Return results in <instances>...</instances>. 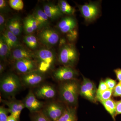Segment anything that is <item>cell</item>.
Masks as SVG:
<instances>
[{
    "label": "cell",
    "instance_id": "obj_18",
    "mask_svg": "<svg viewBox=\"0 0 121 121\" xmlns=\"http://www.w3.org/2000/svg\"><path fill=\"white\" fill-rule=\"evenodd\" d=\"M43 9L50 19L52 20L57 19L63 15L58 4H55L52 3L44 4Z\"/></svg>",
    "mask_w": 121,
    "mask_h": 121
},
{
    "label": "cell",
    "instance_id": "obj_14",
    "mask_svg": "<svg viewBox=\"0 0 121 121\" xmlns=\"http://www.w3.org/2000/svg\"><path fill=\"white\" fill-rule=\"evenodd\" d=\"M15 67L17 71L22 74L37 69V66L33 59H24L15 62Z\"/></svg>",
    "mask_w": 121,
    "mask_h": 121
},
{
    "label": "cell",
    "instance_id": "obj_30",
    "mask_svg": "<svg viewBox=\"0 0 121 121\" xmlns=\"http://www.w3.org/2000/svg\"><path fill=\"white\" fill-rule=\"evenodd\" d=\"M9 113V112L8 108L1 106L0 107V121H7Z\"/></svg>",
    "mask_w": 121,
    "mask_h": 121
},
{
    "label": "cell",
    "instance_id": "obj_5",
    "mask_svg": "<svg viewBox=\"0 0 121 121\" xmlns=\"http://www.w3.org/2000/svg\"><path fill=\"white\" fill-rule=\"evenodd\" d=\"M21 85L22 82L20 78L13 73L5 75L0 80L1 91L7 96L15 95L20 90Z\"/></svg>",
    "mask_w": 121,
    "mask_h": 121
},
{
    "label": "cell",
    "instance_id": "obj_19",
    "mask_svg": "<svg viewBox=\"0 0 121 121\" xmlns=\"http://www.w3.org/2000/svg\"><path fill=\"white\" fill-rule=\"evenodd\" d=\"M23 28V24H22L21 20L19 17L11 18L7 22L6 29L17 36L21 34Z\"/></svg>",
    "mask_w": 121,
    "mask_h": 121
},
{
    "label": "cell",
    "instance_id": "obj_15",
    "mask_svg": "<svg viewBox=\"0 0 121 121\" xmlns=\"http://www.w3.org/2000/svg\"><path fill=\"white\" fill-rule=\"evenodd\" d=\"M10 56L11 59L15 62L24 59H34V52L20 45L12 50Z\"/></svg>",
    "mask_w": 121,
    "mask_h": 121
},
{
    "label": "cell",
    "instance_id": "obj_2",
    "mask_svg": "<svg viewBox=\"0 0 121 121\" xmlns=\"http://www.w3.org/2000/svg\"><path fill=\"white\" fill-rule=\"evenodd\" d=\"M34 54V60L39 71L45 74L54 68L56 60L54 51L47 48H42L35 50Z\"/></svg>",
    "mask_w": 121,
    "mask_h": 121
},
{
    "label": "cell",
    "instance_id": "obj_6",
    "mask_svg": "<svg viewBox=\"0 0 121 121\" xmlns=\"http://www.w3.org/2000/svg\"><path fill=\"white\" fill-rule=\"evenodd\" d=\"M101 2L91 1L78 5L80 13L86 23H92L99 17L101 13Z\"/></svg>",
    "mask_w": 121,
    "mask_h": 121
},
{
    "label": "cell",
    "instance_id": "obj_25",
    "mask_svg": "<svg viewBox=\"0 0 121 121\" xmlns=\"http://www.w3.org/2000/svg\"><path fill=\"white\" fill-rule=\"evenodd\" d=\"M23 40L30 49L32 50H35L39 47V40L37 37L33 34L26 35L24 36Z\"/></svg>",
    "mask_w": 121,
    "mask_h": 121
},
{
    "label": "cell",
    "instance_id": "obj_37",
    "mask_svg": "<svg viewBox=\"0 0 121 121\" xmlns=\"http://www.w3.org/2000/svg\"><path fill=\"white\" fill-rule=\"evenodd\" d=\"M114 72L119 82H121V69H117L114 70Z\"/></svg>",
    "mask_w": 121,
    "mask_h": 121
},
{
    "label": "cell",
    "instance_id": "obj_32",
    "mask_svg": "<svg viewBox=\"0 0 121 121\" xmlns=\"http://www.w3.org/2000/svg\"><path fill=\"white\" fill-rule=\"evenodd\" d=\"M6 17L4 14L0 13V30L1 33L5 30L7 23L6 22Z\"/></svg>",
    "mask_w": 121,
    "mask_h": 121
},
{
    "label": "cell",
    "instance_id": "obj_13",
    "mask_svg": "<svg viewBox=\"0 0 121 121\" xmlns=\"http://www.w3.org/2000/svg\"><path fill=\"white\" fill-rule=\"evenodd\" d=\"M1 101L8 107L9 112L14 116L17 121H20V115L22 110L25 108L23 101L15 99H2Z\"/></svg>",
    "mask_w": 121,
    "mask_h": 121
},
{
    "label": "cell",
    "instance_id": "obj_20",
    "mask_svg": "<svg viewBox=\"0 0 121 121\" xmlns=\"http://www.w3.org/2000/svg\"><path fill=\"white\" fill-rule=\"evenodd\" d=\"M1 34L8 46L10 53L14 48L20 45L17 36L7 29L1 33Z\"/></svg>",
    "mask_w": 121,
    "mask_h": 121
},
{
    "label": "cell",
    "instance_id": "obj_29",
    "mask_svg": "<svg viewBox=\"0 0 121 121\" xmlns=\"http://www.w3.org/2000/svg\"><path fill=\"white\" fill-rule=\"evenodd\" d=\"M32 121H52L44 114L42 111L33 113Z\"/></svg>",
    "mask_w": 121,
    "mask_h": 121
},
{
    "label": "cell",
    "instance_id": "obj_3",
    "mask_svg": "<svg viewBox=\"0 0 121 121\" xmlns=\"http://www.w3.org/2000/svg\"><path fill=\"white\" fill-rule=\"evenodd\" d=\"M58 60L63 66L74 67L78 62L79 54L73 43L67 42L60 46Z\"/></svg>",
    "mask_w": 121,
    "mask_h": 121
},
{
    "label": "cell",
    "instance_id": "obj_11",
    "mask_svg": "<svg viewBox=\"0 0 121 121\" xmlns=\"http://www.w3.org/2000/svg\"><path fill=\"white\" fill-rule=\"evenodd\" d=\"M45 78V74L36 69L22 74L21 80L22 83L26 86L35 87L41 84Z\"/></svg>",
    "mask_w": 121,
    "mask_h": 121
},
{
    "label": "cell",
    "instance_id": "obj_28",
    "mask_svg": "<svg viewBox=\"0 0 121 121\" xmlns=\"http://www.w3.org/2000/svg\"><path fill=\"white\" fill-rule=\"evenodd\" d=\"M9 4L12 8L17 11H21L23 9L24 2L22 0H9Z\"/></svg>",
    "mask_w": 121,
    "mask_h": 121
},
{
    "label": "cell",
    "instance_id": "obj_8",
    "mask_svg": "<svg viewBox=\"0 0 121 121\" xmlns=\"http://www.w3.org/2000/svg\"><path fill=\"white\" fill-rule=\"evenodd\" d=\"M97 89L95 84L89 79L83 77L82 82L80 84L79 95L91 102L95 103Z\"/></svg>",
    "mask_w": 121,
    "mask_h": 121
},
{
    "label": "cell",
    "instance_id": "obj_21",
    "mask_svg": "<svg viewBox=\"0 0 121 121\" xmlns=\"http://www.w3.org/2000/svg\"><path fill=\"white\" fill-rule=\"evenodd\" d=\"M40 25L41 29L49 26L50 19L43 9L37 8L36 9L32 14Z\"/></svg>",
    "mask_w": 121,
    "mask_h": 121
},
{
    "label": "cell",
    "instance_id": "obj_24",
    "mask_svg": "<svg viewBox=\"0 0 121 121\" xmlns=\"http://www.w3.org/2000/svg\"><path fill=\"white\" fill-rule=\"evenodd\" d=\"M9 56H11V53L8 46L3 36L1 34L0 37V58L1 60L4 62L6 61Z\"/></svg>",
    "mask_w": 121,
    "mask_h": 121
},
{
    "label": "cell",
    "instance_id": "obj_35",
    "mask_svg": "<svg viewBox=\"0 0 121 121\" xmlns=\"http://www.w3.org/2000/svg\"><path fill=\"white\" fill-rule=\"evenodd\" d=\"M108 86L105 81L101 80L99 82L98 88L97 89L98 91H104L108 90Z\"/></svg>",
    "mask_w": 121,
    "mask_h": 121
},
{
    "label": "cell",
    "instance_id": "obj_12",
    "mask_svg": "<svg viewBox=\"0 0 121 121\" xmlns=\"http://www.w3.org/2000/svg\"><path fill=\"white\" fill-rule=\"evenodd\" d=\"M22 101L25 108L28 109L32 113L41 111L44 105L43 102L37 99L35 93L32 90L29 91Z\"/></svg>",
    "mask_w": 121,
    "mask_h": 121
},
{
    "label": "cell",
    "instance_id": "obj_34",
    "mask_svg": "<svg viewBox=\"0 0 121 121\" xmlns=\"http://www.w3.org/2000/svg\"><path fill=\"white\" fill-rule=\"evenodd\" d=\"M114 97H121V82H119L113 90V95Z\"/></svg>",
    "mask_w": 121,
    "mask_h": 121
},
{
    "label": "cell",
    "instance_id": "obj_9",
    "mask_svg": "<svg viewBox=\"0 0 121 121\" xmlns=\"http://www.w3.org/2000/svg\"><path fill=\"white\" fill-rule=\"evenodd\" d=\"M62 104L56 102H51L44 106L41 111L52 121H57L65 110Z\"/></svg>",
    "mask_w": 121,
    "mask_h": 121
},
{
    "label": "cell",
    "instance_id": "obj_16",
    "mask_svg": "<svg viewBox=\"0 0 121 121\" xmlns=\"http://www.w3.org/2000/svg\"><path fill=\"white\" fill-rule=\"evenodd\" d=\"M56 91L53 86L44 84L39 87L35 93L36 97L41 99H50L56 95Z\"/></svg>",
    "mask_w": 121,
    "mask_h": 121
},
{
    "label": "cell",
    "instance_id": "obj_33",
    "mask_svg": "<svg viewBox=\"0 0 121 121\" xmlns=\"http://www.w3.org/2000/svg\"><path fill=\"white\" fill-rule=\"evenodd\" d=\"M108 86V89L113 90L117 85V82L116 80L109 78H107L104 80Z\"/></svg>",
    "mask_w": 121,
    "mask_h": 121
},
{
    "label": "cell",
    "instance_id": "obj_26",
    "mask_svg": "<svg viewBox=\"0 0 121 121\" xmlns=\"http://www.w3.org/2000/svg\"><path fill=\"white\" fill-rule=\"evenodd\" d=\"M58 5L63 15L73 16L75 13V9L70 5L66 1L64 0L59 1Z\"/></svg>",
    "mask_w": 121,
    "mask_h": 121
},
{
    "label": "cell",
    "instance_id": "obj_31",
    "mask_svg": "<svg viewBox=\"0 0 121 121\" xmlns=\"http://www.w3.org/2000/svg\"><path fill=\"white\" fill-rule=\"evenodd\" d=\"M8 1L5 0H0V13L4 14L10 11Z\"/></svg>",
    "mask_w": 121,
    "mask_h": 121
},
{
    "label": "cell",
    "instance_id": "obj_38",
    "mask_svg": "<svg viewBox=\"0 0 121 121\" xmlns=\"http://www.w3.org/2000/svg\"><path fill=\"white\" fill-rule=\"evenodd\" d=\"M6 66L2 62L0 63V74H2L5 69Z\"/></svg>",
    "mask_w": 121,
    "mask_h": 121
},
{
    "label": "cell",
    "instance_id": "obj_17",
    "mask_svg": "<svg viewBox=\"0 0 121 121\" xmlns=\"http://www.w3.org/2000/svg\"><path fill=\"white\" fill-rule=\"evenodd\" d=\"M25 32L27 35L32 34L34 32L41 29L40 25L32 15H28L23 21Z\"/></svg>",
    "mask_w": 121,
    "mask_h": 121
},
{
    "label": "cell",
    "instance_id": "obj_10",
    "mask_svg": "<svg viewBox=\"0 0 121 121\" xmlns=\"http://www.w3.org/2000/svg\"><path fill=\"white\" fill-rule=\"evenodd\" d=\"M78 74V72L74 67L63 66L54 72L53 76L56 80L62 82L76 79Z\"/></svg>",
    "mask_w": 121,
    "mask_h": 121
},
{
    "label": "cell",
    "instance_id": "obj_1",
    "mask_svg": "<svg viewBox=\"0 0 121 121\" xmlns=\"http://www.w3.org/2000/svg\"><path fill=\"white\" fill-rule=\"evenodd\" d=\"M80 84L77 79L61 82L59 91L60 100L68 106L75 107L78 104Z\"/></svg>",
    "mask_w": 121,
    "mask_h": 121
},
{
    "label": "cell",
    "instance_id": "obj_27",
    "mask_svg": "<svg viewBox=\"0 0 121 121\" xmlns=\"http://www.w3.org/2000/svg\"><path fill=\"white\" fill-rule=\"evenodd\" d=\"M113 90L109 89L103 91H97L96 95L97 101L101 102L110 99L113 95Z\"/></svg>",
    "mask_w": 121,
    "mask_h": 121
},
{
    "label": "cell",
    "instance_id": "obj_36",
    "mask_svg": "<svg viewBox=\"0 0 121 121\" xmlns=\"http://www.w3.org/2000/svg\"><path fill=\"white\" fill-rule=\"evenodd\" d=\"M117 115L121 114V99L116 102Z\"/></svg>",
    "mask_w": 121,
    "mask_h": 121
},
{
    "label": "cell",
    "instance_id": "obj_4",
    "mask_svg": "<svg viewBox=\"0 0 121 121\" xmlns=\"http://www.w3.org/2000/svg\"><path fill=\"white\" fill-rule=\"evenodd\" d=\"M56 27L59 31L65 35L69 42L73 43L78 38V25L77 20L73 16H67L62 18Z\"/></svg>",
    "mask_w": 121,
    "mask_h": 121
},
{
    "label": "cell",
    "instance_id": "obj_23",
    "mask_svg": "<svg viewBox=\"0 0 121 121\" xmlns=\"http://www.w3.org/2000/svg\"><path fill=\"white\" fill-rule=\"evenodd\" d=\"M101 104L111 116L114 121L115 120V117L117 116L116 113V102L113 99H110L101 102Z\"/></svg>",
    "mask_w": 121,
    "mask_h": 121
},
{
    "label": "cell",
    "instance_id": "obj_22",
    "mask_svg": "<svg viewBox=\"0 0 121 121\" xmlns=\"http://www.w3.org/2000/svg\"><path fill=\"white\" fill-rule=\"evenodd\" d=\"M77 111L75 107L67 106L64 113L57 121H77Z\"/></svg>",
    "mask_w": 121,
    "mask_h": 121
},
{
    "label": "cell",
    "instance_id": "obj_7",
    "mask_svg": "<svg viewBox=\"0 0 121 121\" xmlns=\"http://www.w3.org/2000/svg\"><path fill=\"white\" fill-rule=\"evenodd\" d=\"M37 37L39 42L48 48L59 43L60 39L59 31L49 26L39 30Z\"/></svg>",
    "mask_w": 121,
    "mask_h": 121
},
{
    "label": "cell",
    "instance_id": "obj_39",
    "mask_svg": "<svg viewBox=\"0 0 121 121\" xmlns=\"http://www.w3.org/2000/svg\"><path fill=\"white\" fill-rule=\"evenodd\" d=\"M7 121H17V120L14 116L11 114L8 117Z\"/></svg>",
    "mask_w": 121,
    "mask_h": 121
}]
</instances>
